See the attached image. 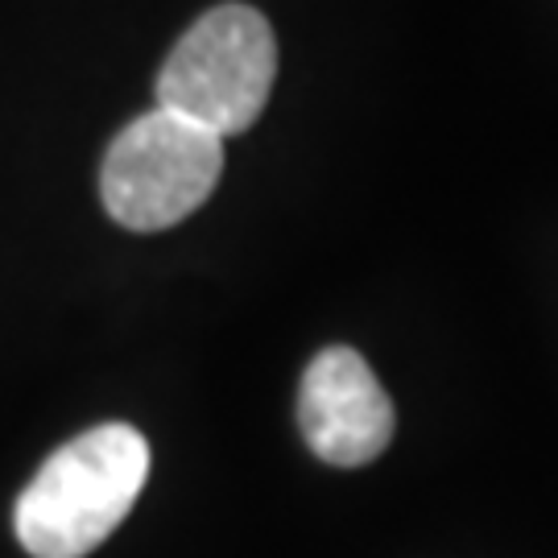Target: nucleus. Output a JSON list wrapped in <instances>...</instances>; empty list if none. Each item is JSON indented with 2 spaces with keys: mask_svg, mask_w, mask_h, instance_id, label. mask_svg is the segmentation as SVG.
I'll return each mask as SVG.
<instances>
[{
  "mask_svg": "<svg viewBox=\"0 0 558 558\" xmlns=\"http://www.w3.org/2000/svg\"><path fill=\"white\" fill-rule=\"evenodd\" d=\"M149 480V442L129 422H104L59 447L13 509L34 558H87L129 518Z\"/></svg>",
  "mask_w": 558,
  "mask_h": 558,
  "instance_id": "1",
  "label": "nucleus"
},
{
  "mask_svg": "<svg viewBox=\"0 0 558 558\" xmlns=\"http://www.w3.org/2000/svg\"><path fill=\"white\" fill-rule=\"evenodd\" d=\"M278 80V41L253 4L199 17L158 71V108L216 137L253 129Z\"/></svg>",
  "mask_w": 558,
  "mask_h": 558,
  "instance_id": "2",
  "label": "nucleus"
},
{
  "mask_svg": "<svg viewBox=\"0 0 558 558\" xmlns=\"http://www.w3.org/2000/svg\"><path fill=\"white\" fill-rule=\"evenodd\" d=\"M223 141L191 120L154 108L108 145L100 195L108 216L133 232H161L211 199Z\"/></svg>",
  "mask_w": 558,
  "mask_h": 558,
  "instance_id": "3",
  "label": "nucleus"
},
{
  "mask_svg": "<svg viewBox=\"0 0 558 558\" xmlns=\"http://www.w3.org/2000/svg\"><path fill=\"white\" fill-rule=\"evenodd\" d=\"M393 401L368 360L352 348H323L306 364L299 426L306 447L331 468H364L393 439Z\"/></svg>",
  "mask_w": 558,
  "mask_h": 558,
  "instance_id": "4",
  "label": "nucleus"
}]
</instances>
